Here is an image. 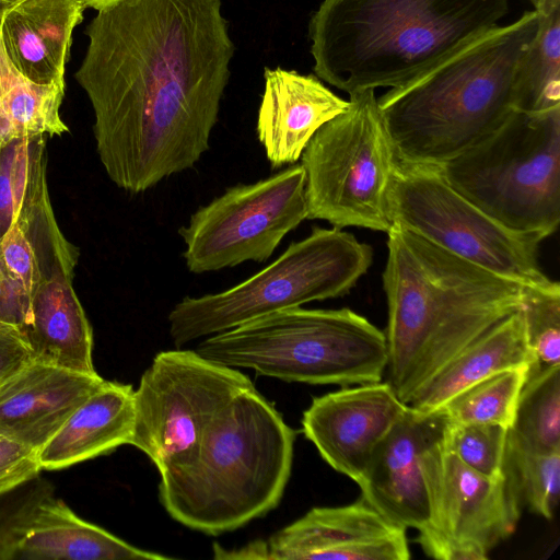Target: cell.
<instances>
[{"label": "cell", "mask_w": 560, "mask_h": 560, "mask_svg": "<svg viewBox=\"0 0 560 560\" xmlns=\"http://www.w3.org/2000/svg\"><path fill=\"white\" fill-rule=\"evenodd\" d=\"M30 303L27 292L0 267V325L23 334L30 319Z\"/></svg>", "instance_id": "836d02e7"}, {"label": "cell", "mask_w": 560, "mask_h": 560, "mask_svg": "<svg viewBox=\"0 0 560 560\" xmlns=\"http://www.w3.org/2000/svg\"><path fill=\"white\" fill-rule=\"evenodd\" d=\"M257 136L272 170L295 164L315 132L349 106L314 74L266 68Z\"/></svg>", "instance_id": "ac0fdd59"}, {"label": "cell", "mask_w": 560, "mask_h": 560, "mask_svg": "<svg viewBox=\"0 0 560 560\" xmlns=\"http://www.w3.org/2000/svg\"><path fill=\"white\" fill-rule=\"evenodd\" d=\"M526 339L541 365L560 364V284L525 287L521 306Z\"/></svg>", "instance_id": "4dcf8cb0"}, {"label": "cell", "mask_w": 560, "mask_h": 560, "mask_svg": "<svg viewBox=\"0 0 560 560\" xmlns=\"http://www.w3.org/2000/svg\"><path fill=\"white\" fill-rule=\"evenodd\" d=\"M529 366L497 372L465 388L442 409L450 422L493 423L510 428Z\"/></svg>", "instance_id": "83f0119b"}, {"label": "cell", "mask_w": 560, "mask_h": 560, "mask_svg": "<svg viewBox=\"0 0 560 560\" xmlns=\"http://www.w3.org/2000/svg\"><path fill=\"white\" fill-rule=\"evenodd\" d=\"M397 223L450 253L524 287H547L540 235L511 230L456 191L438 166L398 160L390 192Z\"/></svg>", "instance_id": "8fae6325"}, {"label": "cell", "mask_w": 560, "mask_h": 560, "mask_svg": "<svg viewBox=\"0 0 560 560\" xmlns=\"http://www.w3.org/2000/svg\"><path fill=\"white\" fill-rule=\"evenodd\" d=\"M305 219V171L301 164L254 184L229 187L178 230L186 246V267L200 275L248 260L262 262Z\"/></svg>", "instance_id": "7c38bea8"}, {"label": "cell", "mask_w": 560, "mask_h": 560, "mask_svg": "<svg viewBox=\"0 0 560 560\" xmlns=\"http://www.w3.org/2000/svg\"><path fill=\"white\" fill-rule=\"evenodd\" d=\"M7 9V7L4 5L3 1L0 0V16L2 14V12Z\"/></svg>", "instance_id": "74e56055"}, {"label": "cell", "mask_w": 560, "mask_h": 560, "mask_svg": "<svg viewBox=\"0 0 560 560\" xmlns=\"http://www.w3.org/2000/svg\"><path fill=\"white\" fill-rule=\"evenodd\" d=\"M530 1H532V3H533V4H534V7H535L539 0H530Z\"/></svg>", "instance_id": "f35d334b"}, {"label": "cell", "mask_w": 560, "mask_h": 560, "mask_svg": "<svg viewBox=\"0 0 560 560\" xmlns=\"http://www.w3.org/2000/svg\"><path fill=\"white\" fill-rule=\"evenodd\" d=\"M406 408L388 382L359 384L314 397L303 412L302 430L331 468L359 485Z\"/></svg>", "instance_id": "9a60e30c"}, {"label": "cell", "mask_w": 560, "mask_h": 560, "mask_svg": "<svg viewBox=\"0 0 560 560\" xmlns=\"http://www.w3.org/2000/svg\"><path fill=\"white\" fill-rule=\"evenodd\" d=\"M446 182L504 226L546 238L560 223V106L513 110L438 166Z\"/></svg>", "instance_id": "52a82bcc"}, {"label": "cell", "mask_w": 560, "mask_h": 560, "mask_svg": "<svg viewBox=\"0 0 560 560\" xmlns=\"http://www.w3.org/2000/svg\"><path fill=\"white\" fill-rule=\"evenodd\" d=\"M442 441L421 457L429 517L417 541L438 560H486L514 533L521 516L520 494L505 468L497 477L481 475Z\"/></svg>", "instance_id": "4fadbf2b"}, {"label": "cell", "mask_w": 560, "mask_h": 560, "mask_svg": "<svg viewBox=\"0 0 560 560\" xmlns=\"http://www.w3.org/2000/svg\"><path fill=\"white\" fill-rule=\"evenodd\" d=\"M406 530L360 495L340 506H316L272 534L240 549L214 545L215 559L408 560Z\"/></svg>", "instance_id": "5bb4252c"}, {"label": "cell", "mask_w": 560, "mask_h": 560, "mask_svg": "<svg viewBox=\"0 0 560 560\" xmlns=\"http://www.w3.org/2000/svg\"><path fill=\"white\" fill-rule=\"evenodd\" d=\"M40 470L36 451L0 434V494L30 481Z\"/></svg>", "instance_id": "d6a6232c"}, {"label": "cell", "mask_w": 560, "mask_h": 560, "mask_svg": "<svg viewBox=\"0 0 560 560\" xmlns=\"http://www.w3.org/2000/svg\"><path fill=\"white\" fill-rule=\"evenodd\" d=\"M103 382L31 361L0 384V434L37 452Z\"/></svg>", "instance_id": "d6986e66"}, {"label": "cell", "mask_w": 560, "mask_h": 560, "mask_svg": "<svg viewBox=\"0 0 560 560\" xmlns=\"http://www.w3.org/2000/svg\"><path fill=\"white\" fill-rule=\"evenodd\" d=\"M535 38L515 69L513 109L541 113L560 106V0H540Z\"/></svg>", "instance_id": "484cf974"}, {"label": "cell", "mask_w": 560, "mask_h": 560, "mask_svg": "<svg viewBox=\"0 0 560 560\" xmlns=\"http://www.w3.org/2000/svg\"><path fill=\"white\" fill-rule=\"evenodd\" d=\"M508 442L536 453L560 452V364L529 368Z\"/></svg>", "instance_id": "4316f807"}, {"label": "cell", "mask_w": 560, "mask_h": 560, "mask_svg": "<svg viewBox=\"0 0 560 560\" xmlns=\"http://www.w3.org/2000/svg\"><path fill=\"white\" fill-rule=\"evenodd\" d=\"M296 433L254 387L215 417L190 465L161 477L160 502L176 522L217 536L261 517L281 501Z\"/></svg>", "instance_id": "5b68a950"}, {"label": "cell", "mask_w": 560, "mask_h": 560, "mask_svg": "<svg viewBox=\"0 0 560 560\" xmlns=\"http://www.w3.org/2000/svg\"><path fill=\"white\" fill-rule=\"evenodd\" d=\"M133 418V387L104 380L37 451L40 468H66L129 444Z\"/></svg>", "instance_id": "44dd1931"}, {"label": "cell", "mask_w": 560, "mask_h": 560, "mask_svg": "<svg viewBox=\"0 0 560 560\" xmlns=\"http://www.w3.org/2000/svg\"><path fill=\"white\" fill-rule=\"evenodd\" d=\"M79 249L61 233L50 203L46 178L28 194L0 240V267L30 298L58 273L73 275Z\"/></svg>", "instance_id": "7402d4cb"}, {"label": "cell", "mask_w": 560, "mask_h": 560, "mask_svg": "<svg viewBox=\"0 0 560 560\" xmlns=\"http://www.w3.org/2000/svg\"><path fill=\"white\" fill-rule=\"evenodd\" d=\"M170 560L81 520L61 500L42 498L0 528V560Z\"/></svg>", "instance_id": "e0dca14e"}, {"label": "cell", "mask_w": 560, "mask_h": 560, "mask_svg": "<svg viewBox=\"0 0 560 560\" xmlns=\"http://www.w3.org/2000/svg\"><path fill=\"white\" fill-rule=\"evenodd\" d=\"M508 430L493 423L448 422L442 443L471 469L497 477L504 470Z\"/></svg>", "instance_id": "1f68e13d"}, {"label": "cell", "mask_w": 560, "mask_h": 560, "mask_svg": "<svg viewBox=\"0 0 560 560\" xmlns=\"http://www.w3.org/2000/svg\"><path fill=\"white\" fill-rule=\"evenodd\" d=\"M31 361L32 353L23 334L18 328L0 325V384Z\"/></svg>", "instance_id": "e575fe53"}, {"label": "cell", "mask_w": 560, "mask_h": 560, "mask_svg": "<svg viewBox=\"0 0 560 560\" xmlns=\"http://www.w3.org/2000/svg\"><path fill=\"white\" fill-rule=\"evenodd\" d=\"M253 382L234 368L211 362L195 350L159 352L135 389L129 444L143 452L160 476L192 463L206 432Z\"/></svg>", "instance_id": "30bf717a"}, {"label": "cell", "mask_w": 560, "mask_h": 560, "mask_svg": "<svg viewBox=\"0 0 560 560\" xmlns=\"http://www.w3.org/2000/svg\"><path fill=\"white\" fill-rule=\"evenodd\" d=\"M373 261L372 247L342 229L313 228L273 262L219 293L185 296L167 316L176 348L277 311L348 294Z\"/></svg>", "instance_id": "ba28073f"}, {"label": "cell", "mask_w": 560, "mask_h": 560, "mask_svg": "<svg viewBox=\"0 0 560 560\" xmlns=\"http://www.w3.org/2000/svg\"><path fill=\"white\" fill-rule=\"evenodd\" d=\"M115 1H117V0H83V2L85 3L86 7L93 8L96 11L107 4L115 2Z\"/></svg>", "instance_id": "d590c367"}, {"label": "cell", "mask_w": 560, "mask_h": 560, "mask_svg": "<svg viewBox=\"0 0 560 560\" xmlns=\"http://www.w3.org/2000/svg\"><path fill=\"white\" fill-rule=\"evenodd\" d=\"M2 1H3L4 5H5V7H7V9H8V8H10L11 5H13V4H15V3H18V2H20V1H22V0H2Z\"/></svg>", "instance_id": "8d00e7d4"}, {"label": "cell", "mask_w": 560, "mask_h": 560, "mask_svg": "<svg viewBox=\"0 0 560 560\" xmlns=\"http://www.w3.org/2000/svg\"><path fill=\"white\" fill-rule=\"evenodd\" d=\"M397 163L374 90L350 94L347 109L323 125L301 155L307 219L387 233Z\"/></svg>", "instance_id": "9c48e42d"}, {"label": "cell", "mask_w": 560, "mask_h": 560, "mask_svg": "<svg viewBox=\"0 0 560 560\" xmlns=\"http://www.w3.org/2000/svg\"><path fill=\"white\" fill-rule=\"evenodd\" d=\"M73 275L58 273L32 294L23 336L33 361L93 375V334L72 287Z\"/></svg>", "instance_id": "603a6c76"}, {"label": "cell", "mask_w": 560, "mask_h": 560, "mask_svg": "<svg viewBox=\"0 0 560 560\" xmlns=\"http://www.w3.org/2000/svg\"><path fill=\"white\" fill-rule=\"evenodd\" d=\"M83 0H22L0 16V39L12 66L38 84L65 82L74 27Z\"/></svg>", "instance_id": "ffe728a7"}, {"label": "cell", "mask_w": 560, "mask_h": 560, "mask_svg": "<svg viewBox=\"0 0 560 560\" xmlns=\"http://www.w3.org/2000/svg\"><path fill=\"white\" fill-rule=\"evenodd\" d=\"M63 94L65 82L38 84L22 75L0 39V145L14 139L67 132L59 113Z\"/></svg>", "instance_id": "d4e9b609"}, {"label": "cell", "mask_w": 560, "mask_h": 560, "mask_svg": "<svg viewBox=\"0 0 560 560\" xmlns=\"http://www.w3.org/2000/svg\"><path fill=\"white\" fill-rule=\"evenodd\" d=\"M75 72L101 163L132 194L209 150L235 46L222 0H117L97 10Z\"/></svg>", "instance_id": "6da1fadb"}, {"label": "cell", "mask_w": 560, "mask_h": 560, "mask_svg": "<svg viewBox=\"0 0 560 560\" xmlns=\"http://www.w3.org/2000/svg\"><path fill=\"white\" fill-rule=\"evenodd\" d=\"M450 420L442 409L418 411L407 405L377 445L358 485L368 502L395 525L421 530L429 517L422 455L440 443Z\"/></svg>", "instance_id": "2e32d148"}, {"label": "cell", "mask_w": 560, "mask_h": 560, "mask_svg": "<svg viewBox=\"0 0 560 560\" xmlns=\"http://www.w3.org/2000/svg\"><path fill=\"white\" fill-rule=\"evenodd\" d=\"M510 0H323L308 23L318 79L349 95L400 88L499 26Z\"/></svg>", "instance_id": "3957f363"}, {"label": "cell", "mask_w": 560, "mask_h": 560, "mask_svg": "<svg viewBox=\"0 0 560 560\" xmlns=\"http://www.w3.org/2000/svg\"><path fill=\"white\" fill-rule=\"evenodd\" d=\"M386 234L387 382L408 404L469 343L520 310L525 287L397 223Z\"/></svg>", "instance_id": "7a4b0ae2"}, {"label": "cell", "mask_w": 560, "mask_h": 560, "mask_svg": "<svg viewBox=\"0 0 560 560\" xmlns=\"http://www.w3.org/2000/svg\"><path fill=\"white\" fill-rule=\"evenodd\" d=\"M195 351L221 365L312 385L380 382L388 364L385 332L347 307L277 311L206 337Z\"/></svg>", "instance_id": "8992f818"}, {"label": "cell", "mask_w": 560, "mask_h": 560, "mask_svg": "<svg viewBox=\"0 0 560 560\" xmlns=\"http://www.w3.org/2000/svg\"><path fill=\"white\" fill-rule=\"evenodd\" d=\"M46 177L45 138H21L0 145V240L33 187Z\"/></svg>", "instance_id": "f1b7e54d"}, {"label": "cell", "mask_w": 560, "mask_h": 560, "mask_svg": "<svg viewBox=\"0 0 560 560\" xmlns=\"http://www.w3.org/2000/svg\"><path fill=\"white\" fill-rule=\"evenodd\" d=\"M504 468L511 475L521 501L547 520L555 515L560 494V452L536 453L506 440Z\"/></svg>", "instance_id": "f546056e"}, {"label": "cell", "mask_w": 560, "mask_h": 560, "mask_svg": "<svg viewBox=\"0 0 560 560\" xmlns=\"http://www.w3.org/2000/svg\"><path fill=\"white\" fill-rule=\"evenodd\" d=\"M539 1H540V0H539ZM539 1H538V2H539ZM538 2H537V4H538ZM537 4H536V5H537ZM536 5H535V7H536Z\"/></svg>", "instance_id": "ab89813d"}, {"label": "cell", "mask_w": 560, "mask_h": 560, "mask_svg": "<svg viewBox=\"0 0 560 560\" xmlns=\"http://www.w3.org/2000/svg\"><path fill=\"white\" fill-rule=\"evenodd\" d=\"M538 363L528 347L521 308L510 314L469 343L407 404L429 412L475 383L506 369Z\"/></svg>", "instance_id": "cb8c5ba5"}, {"label": "cell", "mask_w": 560, "mask_h": 560, "mask_svg": "<svg viewBox=\"0 0 560 560\" xmlns=\"http://www.w3.org/2000/svg\"><path fill=\"white\" fill-rule=\"evenodd\" d=\"M539 21L526 12L377 98L397 159L440 166L499 127L514 110L515 69Z\"/></svg>", "instance_id": "277c9868"}]
</instances>
